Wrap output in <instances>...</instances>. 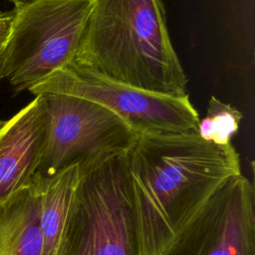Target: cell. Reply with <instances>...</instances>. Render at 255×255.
<instances>
[{"label": "cell", "mask_w": 255, "mask_h": 255, "mask_svg": "<svg viewBox=\"0 0 255 255\" xmlns=\"http://www.w3.org/2000/svg\"><path fill=\"white\" fill-rule=\"evenodd\" d=\"M125 158L141 255H160L208 198L241 174L232 143L198 132L136 134Z\"/></svg>", "instance_id": "cell-1"}, {"label": "cell", "mask_w": 255, "mask_h": 255, "mask_svg": "<svg viewBox=\"0 0 255 255\" xmlns=\"http://www.w3.org/2000/svg\"><path fill=\"white\" fill-rule=\"evenodd\" d=\"M73 64L154 94L188 95L162 0H93Z\"/></svg>", "instance_id": "cell-2"}, {"label": "cell", "mask_w": 255, "mask_h": 255, "mask_svg": "<svg viewBox=\"0 0 255 255\" xmlns=\"http://www.w3.org/2000/svg\"><path fill=\"white\" fill-rule=\"evenodd\" d=\"M61 255H141L125 153L80 170Z\"/></svg>", "instance_id": "cell-3"}, {"label": "cell", "mask_w": 255, "mask_h": 255, "mask_svg": "<svg viewBox=\"0 0 255 255\" xmlns=\"http://www.w3.org/2000/svg\"><path fill=\"white\" fill-rule=\"evenodd\" d=\"M93 0H29L14 8L3 78L28 90L76 57Z\"/></svg>", "instance_id": "cell-4"}, {"label": "cell", "mask_w": 255, "mask_h": 255, "mask_svg": "<svg viewBox=\"0 0 255 255\" xmlns=\"http://www.w3.org/2000/svg\"><path fill=\"white\" fill-rule=\"evenodd\" d=\"M46 139L35 175L50 177L72 166L88 169L125 153L135 132L116 114L92 101L61 93H42Z\"/></svg>", "instance_id": "cell-5"}, {"label": "cell", "mask_w": 255, "mask_h": 255, "mask_svg": "<svg viewBox=\"0 0 255 255\" xmlns=\"http://www.w3.org/2000/svg\"><path fill=\"white\" fill-rule=\"evenodd\" d=\"M34 96L61 93L97 103L121 118L135 134L197 132L199 116L189 96L154 94L99 76L73 63L29 89Z\"/></svg>", "instance_id": "cell-6"}, {"label": "cell", "mask_w": 255, "mask_h": 255, "mask_svg": "<svg viewBox=\"0 0 255 255\" xmlns=\"http://www.w3.org/2000/svg\"><path fill=\"white\" fill-rule=\"evenodd\" d=\"M160 255H255V193L242 174L226 180Z\"/></svg>", "instance_id": "cell-7"}, {"label": "cell", "mask_w": 255, "mask_h": 255, "mask_svg": "<svg viewBox=\"0 0 255 255\" xmlns=\"http://www.w3.org/2000/svg\"><path fill=\"white\" fill-rule=\"evenodd\" d=\"M47 117L40 96L0 128V204L27 187L39 166Z\"/></svg>", "instance_id": "cell-8"}, {"label": "cell", "mask_w": 255, "mask_h": 255, "mask_svg": "<svg viewBox=\"0 0 255 255\" xmlns=\"http://www.w3.org/2000/svg\"><path fill=\"white\" fill-rule=\"evenodd\" d=\"M0 255H42L37 181L0 204Z\"/></svg>", "instance_id": "cell-9"}, {"label": "cell", "mask_w": 255, "mask_h": 255, "mask_svg": "<svg viewBox=\"0 0 255 255\" xmlns=\"http://www.w3.org/2000/svg\"><path fill=\"white\" fill-rule=\"evenodd\" d=\"M40 190L42 255H61L75 191L80 179L78 165L53 176L34 175Z\"/></svg>", "instance_id": "cell-10"}, {"label": "cell", "mask_w": 255, "mask_h": 255, "mask_svg": "<svg viewBox=\"0 0 255 255\" xmlns=\"http://www.w3.org/2000/svg\"><path fill=\"white\" fill-rule=\"evenodd\" d=\"M241 120L242 113L240 111L211 97L205 117L199 119L197 132L206 141L220 145L228 144L237 133Z\"/></svg>", "instance_id": "cell-11"}, {"label": "cell", "mask_w": 255, "mask_h": 255, "mask_svg": "<svg viewBox=\"0 0 255 255\" xmlns=\"http://www.w3.org/2000/svg\"><path fill=\"white\" fill-rule=\"evenodd\" d=\"M13 20V11L0 12V80L3 78V65L5 48L10 34L11 23Z\"/></svg>", "instance_id": "cell-12"}, {"label": "cell", "mask_w": 255, "mask_h": 255, "mask_svg": "<svg viewBox=\"0 0 255 255\" xmlns=\"http://www.w3.org/2000/svg\"><path fill=\"white\" fill-rule=\"evenodd\" d=\"M9 1H11L14 4V8H18V7H20L21 5H23L24 3H26L29 0H9Z\"/></svg>", "instance_id": "cell-13"}, {"label": "cell", "mask_w": 255, "mask_h": 255, "mask_svg": "<svg viewBox=\"0 0 255 255\" xmlns=\"http://www.w3.org/2000/svg\"><path fill=\"white\" fill-rule=\"evenodd\" d=\"M4 124H5V121H0V128L4 126Z\"/></svg>", "instance_id": "cell-14"}]
</instances>
